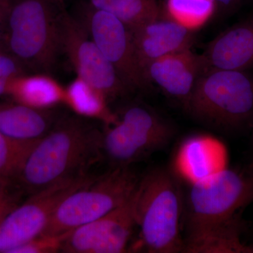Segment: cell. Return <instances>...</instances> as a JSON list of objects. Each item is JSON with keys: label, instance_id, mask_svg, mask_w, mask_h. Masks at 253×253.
Masks as SVG:
<instances>
[{"label": "cell", "instance_id": "obj_22", "mask_svg": "<svg viewBox=\"0 0 253 253\" xmlns=\"http://www.w3.org/2000/svg\"><path fill=\"white\" fill-rule=\"evenodd\" d=\"M69 232L59 236H38L16 248L10 253H54L61 251L63 241Z\"/></svg>", "mask_w": 253, "mask_h": 253}, {"label": "cell", "instance_id": "obj_14", "mask_svg": "<svg viewBox=\"0 0 253 253\" xmlns=\"http://www.w3.org/2000/svg\"><path fill=\"white\" fill-rule=\"evenodd\" d=\"M131 32L136 57L145 75L153 61L189 49L194 43L192 31L169 18L159 17Z\"/></svg>", "mask_w": 253, "mask_h": 253}, {"label": "cell", "instance_id": "obj_11", "mask_svg": "<svg viewBox=\"0 0 253 253\" xmlns=\"http://www.w3.org/2000/svg\"><path fill=\"white\" fill-rule=\"evenodd\" d=\"M136 190L126 204L70 231L63 241L61 252L126 253L136 226Z\"/></svg>", "mask_w": 253, "mask_h": 253}, {"label": "cell", "instance_id": "obj_26", "mask_svg": "<svg viewBox=\"0 0 253 253\" xmlns=\"http://www.w3.org/2000/svg\"><path fill=\"white\" fill-rule=\"evenodd\" d=\"M251 248H252L253 250V244L252 245H251Z\"/></svg>", "mask_w": 253, "mask_h": 253}, {"label": "cell", "instance_id": "obj_1", "mask_svg": "<svg viewBox=\"0 0 253 253\" xmlns=\"http://www.w3.org/2000/svg\"><path fill=\"white\" fill-rule=\"evenodd\" d=\"M183 211L186 253H253L241 212L253 202V162L190 185Z\"/></svg>", "mask_w": 253, "mask_h": 253}, {"label": "cell", "instance_id": "obj_24", "mask_svg": "<svg viewBox=\"0 0 253 253\" xmlns=\"http://www.w3.org/2000/svg\"><path fill=\"white\" fill-rule=\"evenodd\" d=\"M216 10L220 13H229L236 9L244 0H213Z\"/></svg>", "mask_w": 253, "mask_h": 253}, {"label": "cell", "instance_id": "obj_3", "mask_svg": "<svg viewBox=\"0 0 253 253\" xmlns=\"http://www.w3.org/2000/svg\"><path fill=\"white\" fill-rule=\"evenodd\" d=\"M184 197L180 180L169 168L151 169L136 189V222L140 229L138 249L151 253L184 252L181 231Z\"/></svg>", "mask_w": 253, "mask_h": 253}, {"label": "cell", "instance_id": "obj_16", "mask_svg": "<svg viewBox=\"0 0 253 253\" xmlns=\"http://www.w3.org/2000/svg\"><path fill=\"white\" fill-rule=\"evenodd\" d=\"M62 116L56 109H33L14 101L0 103V132L18 140L38 141Z\"/></svg>", "mask_w": 253, "mask_h": 253}, {"label": "cell", "instance_id": "obj_9", "mask_svg": "<svg viewBox=\"0 0 253 253\" xmlns=\"http://www.w3.org/2000/svg\"><path fill=\"white\" fill-rule=\"evenodd\" d=\"M91 177L88 173L70 178L28 196L0 222V253H10L42 235L58 205Z\"/></svg>", "mask_w": 253, "mask_h": 253}, {"label": "cell", "instance_id": "obj_12", "mask_svg": "<svg viewBox=\"0 0 253 253\" xmlns=\"http://www.w3.org/2000/svg\"><path fill=\"white\" fill-rule=\"evenodd\" d=\"M209 64L204 54L191 48L163 56L150 63L146 76L150 84H156L184 106L199 78Z\"/></svg>", "mask_w": 253, "mask_h": 253}, {"label": "cell", "instance_id": "obj_20", "mask_svg": "<svg viewBox=\"0 0 253 253\" xmlns=\"http://www.w3.org/2000/svg\"><path fill=\"white\" fill-rule=\"evenodd\" d=\"M214 8L213 0H168V18L190 30L204 24Z\"/></svg>", "mask_w": 253, "mask_h": 253}, {"label": "cell", "instance_id": "obj_10", "mask_svg": "<svg viewBox=\"0 0 253 253\" xmlns=\"http://www.w3.org/2000/svg\"><path fill=\"white\" fill-rule=\"evenodd\" d=\"M61 47L78 77L101 91L109 102L130 91L78 18L64 11L61 14Z\"/></svg>", "mask_w": 253, "mask_h": 253}, {"label": "cell", "instance_id": "obj_27", "mask_svg": "<svg viewBox=\"0 0 253 253\" xmlns=\"http://www.w3.org/2000/svg\"><path fill=\"white\" fill-rule=\"evenodd\" d=\"M252 144H253V142H252Z\"/></svg>", "mask_w": 253, "mask_h": 253}, {"label": "cell", "instance_id": "obj_19", "mask_svg": "<svg viewBox=\"0 0 253 253\" xmlns=\"http://www.w3.org/2000/svg\"><path fill=\"white\" fill-rule=\"evenodd\" d=\"M84 2L113 15L131 30L161 17L157 0H85Z\"/></svg>", "mask_w": 253, "mask_h": 253}, {"label": "cell", "instance_id": "obj_4", "mask_svg": "<svg viewBox=\"0 0 253 253\" xmlns=\"http://www.w3.org/2000/svg\"><path fill=\"white\" fill-rule=\"evenodd\" d=\"M198 122L228 134L253 129V77L246 71L210 68L183 106Z\"/></svg>", "mask_w": 253, "mask_h": 253}, {"label": "cell", "instance_id": "obj_18", "mask_svg": "<svg viewBox=\"0 0 253 253\" xmlns=\"http://www.w3.org/2000/svg\"><path fill=\"white\" fill-rule=\"evenodd\" d=\"M109 103L101 91L78 76L65 87L63 104L75 115L99 121L105 126L115 124L118 120L117 113L110 109Z\"/></svg>", "mask_w": 253, "mask_h": 253}, {"label": "cell", "instance_id": "obj_8", "mask_svg": "<svg viewBox=\"0 0 253 253\" xmlns=\"http://www.w3.org/2000/svg\"><path fill=\"white\" fill-rule=\"evenodd\" d=\"M76 18L129 91L149 88L151 84L136 57L130 28L113 15L84 2Z\"/></svg>", "mask_w": 253, "mask_h": 253}, {"label": "cell", "instance_id": "obj_5", "mask_svg": "<svg viewBox=\"0 0 253 253\" xmlns=\"http://www.w3.org/2000/svg\"><path fill=\"white\" fill-rule=\"evenodd\" d=\"M56 0H11L3 49L38 73L54 68L61 47V14Z\"/></svg>", "mask_w": 253, "mask_h": 253}, {"label": "cell", "instance_id": "obj_23", "mask_svg": "<svg viewBox=\"0 0 253 253\" xmlns=\"http://www.w3.org/2000/svg\"><path fill=\"white\" fill-rule=\"evenodd\" d=\"M24 195L13 179L0 177V222L21 204Z\"/></svg>", "mask_w": 253, "mask_h": 253}, {"label": "cell", "instance_id": "obj_15", "mask_svg": "<svg viewBox=\"0 0 253 253\" xmlns=\"http://www.w3.org/2000/svg\"><path fill=\"white\" fill-rule=\"evenodd\" d=\"M204 55L211 68L244 71L253 68V18L222 32Z\"/></svg>", "mask_w": 253, "mask_h": 253}, {"label": "cell", "instance_id": "obj_13", "mask_svg": "<svg viewBox=\"0 0 253 253\" xmlns=\"http://www.w3.org/2000/svg\"><path fill=\"white\" fill-rule=\"evenodd\" d=\"M225 145L214 136L196 134L184 139L176 150L172 172L190 185L227 168Z\"/></svg>", "mask_w": 253, "mask_h": 253}, {"label": "cell", "instance_id": "obj_17", "mask_svg": "<svg viewBox=\"0 0 253 253\" xmlns=\"http://www.w3.org/2000/svg\"><path fill=\"white\" fill-rule=\"evenodd\" d=\"M6 96L33 109H54L64 103L65 87L47 73H26L11 82Z\"/></svg>", "mask_w": 253, "mask_h": 253}, {"label": "cell", "instance_id": "obj_25", "mask_svg": "<svg viewBox=\"0 0 253 253\" xmlns=\"http://www.w3.org/2000/svg\"><path fill=\"white\" fill-rule=\"evenodd\" d=\"M11 0H0V50L3 49V36Z\"/></svg>", "mask_w": 253, "mask_h": 253}, {"label": "cell", "instance_id": "obj_6", "mask_svg": "<svg viewBox=\"0 0 253 253\" xmlns=\"http://www.w3.org/2000/svg\"><path fill=\"white\" fill-rule=\"evenodd\" d=\"M140 179L131 166L92 176L58 205L42 235H62L103 217L131 199Z\"/></svg>", "mask_w": 253, "mask_h": 253}, {"label": "cell", "instance_id": "obj_2", "mask_svg": "<svg viewBox=\"0 0 253 253\" xmlns=\"http://www.w3.org/2000/svg\"><path fill=\"white\" fill-rule=\"evenodd\" d=\"M102 131L77 115L62 116L37 141L14 181L28 196L70 178L88 174L100 159Z\"/></svg>", "mask_w": 253, "mask_h": 253}, {"label": "cell", "instance_id": "obj_21", "mask_svg": "<svg viewBox=\"0 0 253 253\" xmlns=\"http://www.w3.org/2000/svg\"><path fill=\"white\" fill-rule=\"evenodd\" d=\"M38 141L18 140L0 132V177L14 181Z\"/></svg>", "mask_w": 253, "mask_h": 253}, {"label": "cell", "instance_id": "obj_7", "mask_svg": "<svg viewBox=\"0 0 253 253\" xmlns=\"http://www.w3.org/2000/svg\"><path fill=\"white\" fill-rule=\"evenodd\" d=\"M117 115L100 141V158L111 168L129 167L167 147L175 135L172 125L142 105H129Z\"/></svg>", "mask_w": 253, "mask_h": 253}]
</instances>
